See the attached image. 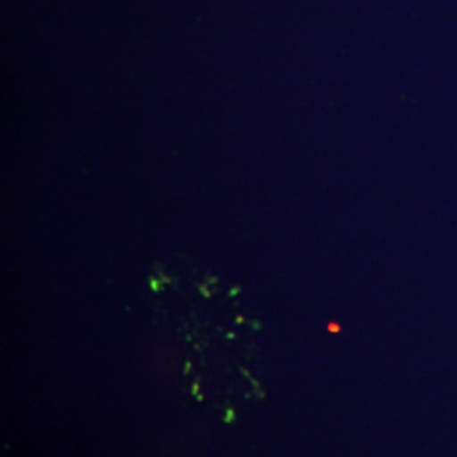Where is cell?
Masks as SVG:
<instances>
[{
    "mask_svg": "<svg viewBox=\"0 0 457 457\" xmlns=\"http://www.w3.org/2000/svg\"><path fill=\"white\" fill-rule=\"evenodd\" d=\"M190 368H192V362L188 361V362H187V366H185V375L190 371Z\"/></svg>",
    "mask_w": 457,
    "mask_h": 457,
    "instance_id": "3957f363",
    "label": "cell"
},
{
    "mask_svg": "<svg viewBox=\"0 0 457 457\" xmlns=\"http://www.w3.org/2000/svg\"><path fill=\"white\" fill-rule=\"evenodd\" d=\"M198 390H200V385H198V381H195V383H194V386H192V393H194V395H198Z\"/></svg>",
    "mask_w": 457,
    "mask_h": 457,
    "instance_id": "7a4b0ae2",
    "label": "cell"
},
{
    "mask_svg": "<svg viewBox=\"0 0 457 457\" xmlns=\"http://www.w3.org/2000/svg\"><path fill=\"white\" fill-rule=\"evenodd\" d=\"M234 420H236V411H234V409H228V411H226L224 422H228V424H230V422H234Z\"/></svg>",
    "mask_w": 457,
    "mask_h": 457,
    "instance_id": "6da1fadb",
    "label": "cell"
}]
</instances>
